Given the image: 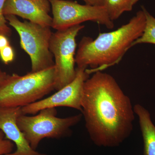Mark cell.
<instances>
[{
  "label": "cell",
  "instance_id": "1",
  "mask_svg": "<svg viewBox=\"0 0 155 155\" xmlns=\"http://www.w3.org/2000/svg\"><path fill=\"white\" fill-rule=\"evenodd\" d=\"M81 108L96 145L119 146L131 134L135 114L131 101L110 74L98 71L85 81Z\"/></svg>",
  "mask_w": 155,
  "mask_h": 155
},
{
  "label": "cell",
  "instance_id": "2",
  "mask_svg": "<svg viewBox=\"0 0 155 155\" xmlns=\"http://www.w3.org/2000/svg\"><path fill=\"white\" fill-rule=\"evenodd\" d=\"M145 24V15L142 9L116 30L100 33L94 39L84 37L75 56L77 67H90L91 69H86L90 75L118 64L132 48L134 42L141 36Z\"/></svg>",
  "mask_w": 155,
  "mask_h": 155
},
{
  "label": "cell",
  "instance_id": "3",
  "mask_svg": "<svg viewBox=\"0 0 155 155\" xmlns=\"http://www.w3.org/2000/svg\"><path fill=\"white\" fill-rule=\"evenodd\" d=\"M54 66L25 75H8L0 85V107H17L40 101L54 90Z\"/></svg>",
  "mask_w": 155,
  "mask_h": 155
},
{
  "label": "cell",
  "instance_id": "4",
  "mask_svg": "<svg viewBox=\"0 0 155 155\" xmlns=\"http://www.w3.org/2000/svg\"><path fill=\"white\" fill-rule=\"evenodd\" d=\"M56 108H48L33 116L21 114L17 124L26 140L36 150L40 142L46 138L60 139L68 136L71 127L79 123L82 114L61 118L57 117Z\"/></svg>",
  "mask_w": 155,
  "mask_h": 155
},
{
  "label": "cell",
  "instance_id": "5",
  "mask_svg": "<svg viewBox=\"0 0 155 155\" xmlns=\"http://www.w3.org/2000/svg\"><path fill=\"white\" fill-rule=\"evenodd\" d=\"M5 17L9 25L18 33L21 48L30 57L31 72H38L54 67V57L50 50L53 33L51 27L30 21L22 22L14 15Z\"/></svg>",
  "mask_w": 155,
  "mask_h": 155
},
{
  "label": "cell",
  "instance_id": "6",
  "mask_svg": "<svg viewBox=\"0 0 155 155\" xmlns=\"http://www.w3.org/2000/svg\"><path fill=\"white\" fill-rule=\"evenodd\" d=\"M84 27V25H75L52 34L50 50L54 58L56 90L61 89L75 79L76 38Z\"/></svg>",
  "mask_w": 155,
  "mask_h": 155
},
{
  "label": "cell",
  "instance_id": "7",
  "mask_svg": "<svg viewBox=\"0 0 155 155\" xmlns=\"http://www.w3.org/2000/svg\"><path fill=\"white\" fill-rule=\"evenodd\" d=\"M52 11L51 28L56 30L67 29L82 22L92 21L113 29L111 21L104 6L81 5L67 0H49Z\"/></svg>",
  "mask_w": 155,
  "mask_h": 155
},
{
  "label": "cell",
  "instance_id": "8",
  "mask_svg": "<svg viewBox=\"0 0 155 155\" xmlns=\"http://www.w3.org/2000/svg\"><path fill=\"white\" fill-rule=\"evenodd\" d=\"M85 67H77L75 79L51 96L22 107V114L35 115L48 108L68 107L81 112V103L85 81L89 74Z\"/></svg>",
  "mask_w": 155,
  "mask_h": 155
},
{
  "label": "cell",
  "instance_id": "9",
  "mask_svg": "<svg viewBox=\"0 0 155 155\" xmlns=\"http://www.w3.org/2000/svg\"><path fill=\"white\" fill-rule=\"evenodd\" d=\"M22 107H0V130L6 139L14 143L16 150L7 155H44L33 149L17 124Z\"/></svg>",
  "mask_w": 155,
  "mask_h": 155
},
{
  "label": "cell",
  "instance_id": "10",
  "mask_svg": "<svg viewBox=\"0 0 155 155\" xmlns=\"http://www.w3.org/2000/svg\"><path fill=\"white\" fill-rule=\"evenodd\" d=\"M3 14L5 16H19L43 26H51L52 17L31 0H6Z\"/></svg>",
  "mask_w": 155,
  "mask_h": 155
},
{
  "label": "cell",
  "instance_id": "11",
  "mask_svg": "<svg viewBox=\"0 0 155 155\" xmlns=\"http://www.w3.org/2000/svg\"><path fill=\"white\" fill-rule=\"evenodd\" d=\"M134 114L139 118L144 150L143 155H155V126L151 119L149 112L137 104L133 107Z\"/></svg>",
  "mask_w": 155,
  "mask_h": 155
},
{
  "label": "cell",
  "instance_id": "12",
  "mask_svg": "<svg viewBox=\"0 0 155 155\" xmlns=\"http://www.w3.org/2000/svg\"><path fill=\"white\" fill-rule=\"evenodd\" d=\"M139 0H104V7L111 21L118 19L124 12L132 11Z\"/></svg>",
  "mask_w": 155,
  "mask_h": 155
},
{
  "label": "cell",
  "instance_id": "13",
  "mask_svg": "<svg viewBox=\"0 0 155 155\" xmlns=\"http://www.w3.org/2000/svg\"><path fill=\"white\" fill-rule=\"evenodd\" d=\"M146 17L145 26L143 33L139 38L134 42L132 47L140 44L155 45V18L148 12L144 7H142Z\"/></svg>",
  "mask_w": 155,
  "mask_h": 155
},
{
  "label": "cell",
  "instance_id": "14",
  "mask_svg": "<svg viewBox=\"0 0 155 155\" xmlns=\"http://www.w3.org/2000/svg\"><path fill=\"white\" fill-rule=\"evenodd\" d=\"M6 1L0 0V34L9 36L11 34V29L7 24L8 21L3 14V9Z\"/></svg>",
  "mask_w": 155,
  "mask_h": 155
},
{
  "label": "cell",
  "instance_id": "15",
  "mask_svg": "<svg viewBox=\"0 0 155 155\" xmlns=\"http://www.w3.org/2000/svg\"><path fill=\"white\" fill-rule=\"evenodd\" d=\"M14 144L12 141L6 139L5 135L0 130V155H7L13 152Z\"/></svg>",
  "mask_w": 155,
  "mask_h": 155
},
{
  "label": "cell",
  "instance_id": "16",
  "mask_svg": "<svg viewBox=\"0 0 155 155\" xmlns=\"http://www.w3.org/2000/svg\"><path fill=\"white\" fill-rule=\"evenodd\" d=\"M0 57L2 61L5 64L12 62L14 58V52L11 45L7 46L0 51Z\"/></svg>",
  "mask_w": 155,
  "mask_h": 155
},
{
  "label": "cell",
  "instance_id": "17",
  "mask_svg": "<svg viewBox=\"0 0 155 155\" xmlns=\"http://www.w3.org/2000/svg\"><path fill=\"white\" fill-rule=\"evenodd\" d=\"M38 5L42 8L49 13L51 10V5L49 0H31Z\"/></svg>",
  "mask_w": 155,
  "mask_h": 155
},
{
  "label": "cell",
  "instance_id": "18",
  "mask_svg": "<svg viewBox=\"0 0 155 155\" xmlns=\"http://www.w3.org/2000/svg\"><path fill=\"white\" fill-rule=\"evenodd\" d=\"M86 5L96 6H104V0H82Z\"/></svg>",
  "mask_w": 155,
  "mask_h": 155
},
{
  "label": "cell",
  "instance_id": "19",
  "mask_svg": "<svg viewBox=\"0 0 155 155\" xmlns=\"http://www.w3.org/2000/svg\"><path fill=\"white\" fill-rule=\"evenodd\" d=\"M9 45H10V42L7 36L0 34V51Z\"/></svg>",
  "mask_w": 155,
  "mask_h": 155
},
{
  "label": "cell",
  "instance_id": "20",
  "mask_svg": "<svg viewBox=\"0 0 155 155\" xmlns=\"http://www.w3.org/2000/svg\"><path fill=\"white\" fill-rule=\"evenodd\" d=\"M8 75L6 72H4L2 69H0V85L3 83L4 80L5 79Z\"/></svg>",
  "mask_w": 155,
  "mask_h": 155
}]
</instances>
